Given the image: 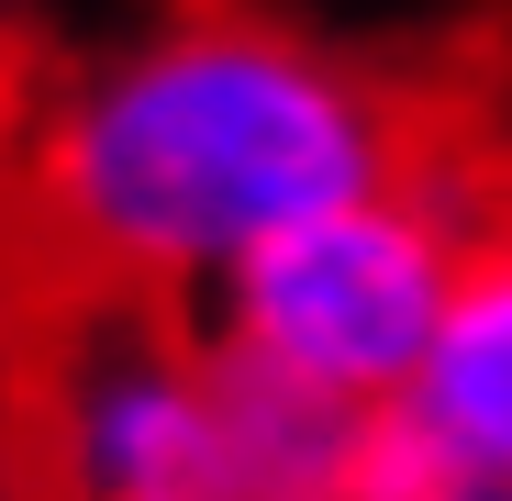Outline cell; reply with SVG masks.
Returning a JSON list of instances; mask_svg holds the SVG:
<instances>
[{"label": "cell", "mask_w": 512, "mask_h": 501, "mask_svg": "<svg viewBox=\"0 0 512 501\" xmlns=\"http://www.w3.org/2000/svg\"><path fill=\"white\" fill-rule=\"evenodd\" d=\"M0 56H12V0H0Z\"/></svg>", "instance_id": "6"}, {"label": "cell", "mask_w": 512, "mask_h": 501, "mask_svg": "<svg viewBox=\"0 0 512 501\" xmlns=\"http://www.w3.org/2000/svg\"><path fill=\"white\" fill-rule=\"evenodd\" d=\"M457 156L412 78L279 12H156L78 56L12 145V223L45 290L212 312V290L334 201Z\"/></svg>", "instance_id": "1"}, {"label": "cell", "mask_w": 512, "mask_h": 501, "mask_svg": "<svg viewBox=\"0 0 512 501\" xmlns=\"http://www.w3.org/2000/svg\"><path fill=\"white\" fill-rule=\"evenodd\" d=\"M368 501H512V490H468L446 468H423L401 435H379V468H368Z\"/></svg>", "instance_id": "5"}, {"label": "cell", "mask_w": 512, "mask_h": 501, "mask_svg": "<svg viewBox=\"0 0 512 501\" xmlns=\"http://www.w3.org/2000/svg\"><path fill=\"white\" fill-rule=\"evenodd\" d=\"M390 435L446 468L468 490H512V179L501 201L479 212L468 234V268H457V301L435 323V357H423V379L401 390Z\"/></svg>", "instance_id": "4"}, {"label": "cell", "mask_w": 512, "mask_h": 501, "mask_svg": "<svg viewBox=\"0 0 512 501\" xmlns=\"http://www.w3.org/2000/svg\"><path fill=\"white\" fill-rule=\"evenodd\" d=\"M0 501H268L212 323L45 290L0 401Z\"/></svg>", "instance_id": "2"}, {"label": "cell", "mask_w": 512, "mask_h": 501, "mask_svg": "<svg viewBox=\"0 0 512 501\" xmlns=\"http://www.w3.org/2000/svg\"><path fill=\"white\" fill-rule=\"evenodd\" d=\"M501 201V179L457 145L412 179L368 190V201H334L301 234H279L268 257H245L212 290V346L268 368L312 401H346V412H401V390L435 357V323L457 301L468 268V234Z\"/></svg>", "instance_id": "3"}]
</instances>
